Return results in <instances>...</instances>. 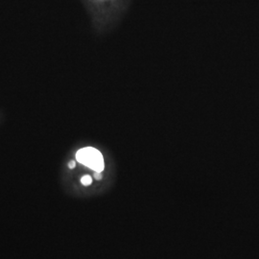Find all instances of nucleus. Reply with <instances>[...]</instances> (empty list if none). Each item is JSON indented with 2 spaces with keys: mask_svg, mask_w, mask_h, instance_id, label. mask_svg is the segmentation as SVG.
Wrapping results in <instances>:
<instances>
[{
  "mask_svg": "<svg viewBox=\"0 0 259 259\" xmlns=\"http://www.w3.org/2000/svg\"><path fill=\"white\" fill-rule=\"evenodd\" d=\"M76 160L94 172H102L105 168L104 157L101 152L93 147L80 149L76 153Z\"/></svg>",
  "mask_w": 259,
  "mask_h": 259,
  "instance_id": "nucleus-1",
  "label": "nucleus"
},
{
  "mask_svg": "<svg viewBox=\"0 0 259 259\" xmlns=\"http://www.w3.org/2000/svg\"><path fill=\"white\" fill-rule=\"evenodd\" d=\"M81 184L83 186H89V185H92L93 184V178H92V176H90V175H85V176L82 177Z\"/></svg>",
  "mask_w": 259,
  "mask_h": 259,
  "instance_id": "nucleus-2",
  "label": "nucleus"
},
{
  "mask_svg": "<svg viewBox=\"0 0 259 259\" xmlns=\"http://www.w3.org/2000/svg\"><path fill=\"white\" fill-rule=\"evenodd\" d=\"M76 167V161L75 160H71L69 163H68V168L69 169H74Z\"/></svg>",
  "mask_w": 259,
  "mask_h": 259,
  "instance_id": "nucleus-3",
  "label": "nucleus"
}]
</instances>
